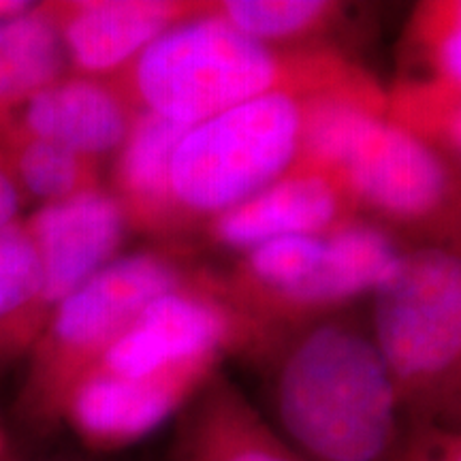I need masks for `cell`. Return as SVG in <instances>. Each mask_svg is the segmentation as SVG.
<instances>
[{
    "label": "cell",
    "mask_w": 461,
    "mask_h": 461,
    "mask_svg": "<svg viewBox=\"0 0 461 461\" xmlns=\"http://www.w3.org/2000/svg\"><path fill=\"white\" fill-rule=\"evenodd\" d=\"M258 363L263 417L303 461H395L408 417L367 321L344 310L303 322Z\"/></svg>",
    "instance_id": "cell-1"
},
{
    "label": "cell",
    "mask_w": 461,
    "mask_h": 461,
    "mask_svg": "<svg viewBox=\"0 0 461 461\" xmlns=\"http://www.w3.org/2000/svg\"><path fill=\"white\" fill-rule=\"evenodd\" d=\"M342 50H276L246 37L212 11L173 26L120 84L140 112L193 126L272 95L308 96L367 79Z\"/></svg>",
    "instance_id": "cell-2"
},
{
    "label": "cell",
    "mask_w": 461,
    "mask_h": 461,
    "mask_svg": "<svg viewBox=\"0 0 461 461\" xmlns=\"http://www.w3.org/2000/svg\"><path fill=\"white\" fill-rule=\"evenodd\" d=\"M199 265L176 248L122 252L51 314L32 350L17 408L31 428L60 425L75 384L154 299L180 286Z\"/></svg>",
    "instance_id": "cell-3"
},
{
    "label": "cell",
    "mask_w": 461,
    "mask_h": 461,
    "mask_svg": "<svg viewBox=\"0 0 461 461\" xmlns=\"http://www.w3.org/2000/svg\"><path fill=\"white\" fill-rule=\"evenodd\" d=\"M370 333L387 363L408 423L429 420L461 372V252L408 244L370 297Z\"/></svg>",
    "instance_id": "cell-4"
},
{
    "label": "cell",
    "mask_w": 461,
    "mask_h": 461,
    "mask_svg": "<svg viewBox=\"0 0 461 461\" xmlns=\"http://www.w3.org/2000/svg\"><path fill=\"white\" fill-rule=\"evenodd\" d=\"M303 96L272 95L188 126L171 163L184 227L199 230L299 163Z\"/></svg>",
    "instance_id": "cell-5"
},
{
    "label": "cell",
    "mask_w": 461,
    "mask_h": 461,
    "mask_svg": "<svg viewBox=\"0 0 461 461\" xmlns=\"http://www.w3.org/2000/svg\"><path fill=\"white\" fill-rule=\"evenodd\" d=\"M357 216L429 241L461 199L459 173L389 112L366 126L336 171Z\"/></svg>",
    "instance_id": "cell-6"
},
{
    "label": "cell",
    "mask_w": 461,
    "mask_h": 461,
    "mask_svg": "<svg viewBox=\"0 0 461 461\" xmlns=\"http://www.w3.org/2000/svg\"><path fill=\"white\" fill-rule=\"evenodd\" d=\"M210 0H48L68 71L120 77L173 26Z\"/></svg>",
    "instance_id": "cell-7"
},
{
    "label": "cell",
    "mask_w": 461,
    "mask_h": 461,
    "mask_svg": "<svg viewBox=\"0 0 461 461\" xmlns=\"http://www.w3.org/2000/svg\"><path fill=\"white\" fill-rule=\"evenodd\" d=\"M24 222L41 261L45 325L77 288L122 255L131 235L122 210L107 186L62 203L34 207Z\"/></svg>",
    "instance_id": "cell-8"
},
{
    "label": "cell",
    "mask_w": 461,
    "mask_h": 461,
    "mask_svg": "<svg viewBox=\"0 0 461 461\" xmlns=\"http://www.w3.org/2000/svg\"><path fill=\"white\" fill-rule=\"evenodd\" d=\"M355 216L353 201L336 173L295 165L199 230L210 246L240 257L274 240L321 235Z\"/></svg>",
    "instance_id": "cell-9"
},
{
    "label": "cell",
    "mask_w": 461,
    "mask_h": 461,
    "mask_svg": "<svg viewBox=\"0 0 461 461\" xmlns=\"http://www.w3.org/2000/svg\"><path fill=\"white\" fill-rule=\"evenodd\" d=\"M137 113L118 77L68 71L28 99L7 122L105 165L122 146Z\"/></svg>",
    "instance_id": "cell-10"
},
{
    "label": "cell",
    "mask_w": 461,
    "mask_h": 461,
    "mask_svg": "<svg viewBox=\"0 0 461 461\" xmlns=\"http://www.w3.org/2000/svg\"><path fill=\"white\" fill-rule=\"evenodd\" d=\"M167 461H303L222 372L177 417Z\"/></svg>",
    "instance_id": "cell-11"
},
{
    "label": "cell",
    "mask_w": 461,
    "mask_h": 461,
    "mask_svg": "<svg viewBox=\"0 0 461 461\" xmlns=\"http://www.w3.org/2000/svg\"><path fill=\"white\" fill-rule=\"evenodd\" d=\"M188 126L140 112L129 135L112 157L109 184L131 233L167 240L188 233L171 188V163Z\"/></svg>",
    "instance_id": "cell-12"
},
{
    "label": "cell",
    "mask_w": 461,
    "mask_h": 461,
    "mask_svg": "<svg viewBox=\"0 0 461 461\" xmlns=\"http://www.w3.org/2000/svg\"><path fill=\"white\" fill-rule=\"evenodd\" d=\"M212 11L246 37L276 50H339L350 5L338 0H212Z\"/></svg>",
    "instance_id": "cell-13"
},
{
    "label": "cell",
    "mask_w": 461,
    "mask_h": 461,
    "mask_svg": "<svg viewBox=\"0 0 461 461\" xmlns=\"http://www.w3.org/2000/svg\"><path fill=\"white\" fill-rule=\"evenodd\" d=\"M67 73V58L48 3L0 20V124Z\"/></svg>",
    "instance_id": "cell-14"
},
{
    "label": "cell",
    "mask_w": 461,
    "mask_h": 461,
    "mask_svg": "<svg viewBox=\"0 0 461 461\" xmlns=\"http://www.w3.org/2000/svg\"><path fill=\"white\" fill-rule=\"evenodd\" d=\"M395 84L461 95V0H423L403 24Z\"/></svg>",
    "instance_id": "cell-15"
},
{
    "label": "cell",
    "mask_w": 461,
    "mask_h": 461,
    "mask_svg": "<svg viewBox=\"0 0 461 461\" xmlns=\"http://www.w3.org/2000/svg\"><path fill=\"white\" fill-rule=\"evenodd\" d=\"M41 261L24 218L0 230V367L28 357L41 336Z\"/></svg>",
    "instance_id": "cell-16"
},
{
    "label": "cell",
    "mask_w": 461,
    "mask_h": 461,
    "mask_svg": "<svg viewBox=\"0 0 461 461\" xmlns=\"http://www.w3.org/2000/svg\"><path fill=\"white\" fill-rule=\"evenodd\" d=\"M0 148L26 203L54 205L103 188V163L17 126L0 124Z\"/></svg>",
    "instance_id": "cell-17"
},
{
    "label": "cell",
    "mask_w": 461,
    "mask_h": 461,
    "mask_svg": "<svg viewBox=\"0 0 461 461\" xmlns=\"http://www.w3.org/2000/svg\"><path fill=\"white\" fill-rule=\"evenodd\" d=\"M387 95L391 118L438 149L461 177V95L402 84Z\"/></svg>",
    "instance_id": "cell-18"
},
{
    "label": "cell",
    "mask_w": 461,
    "mask_h": 461,
    "mask_svg": "<svg viewBox=\"0 0 461 461\" xmlns=\"http://www.w3.org/2000/svg\"><path fill=\"white\" fill-rule=\"evenodd\" d=\"M395 461H461V428L436 420L408 423Z\"/></svg>",
    "instance_id": "cell-19"
},
{
    "label": "cell",
    "mask_w": 461,
    "mask_h": 461,
    "mask_svg": "<svg viewBox=\"0 0 461 461\" xmlns=\"http://www.w3.org/2000/svg\"><path fill=\"white\" fill-rule=\"evenodd\" d=\"M26 199L17 186L14 173L9 169L7 157L0 148V230L7 229L9 224L22 221V212L26 207Z\"/></svg>",
    "instance_id": "cell-20"
},
{
    "label": "cell",
    "mask_w": 461,
    "mask_h": 461,
    "mask_svg": "<svg viewBox=\"0 0 461 461\" xmlns=\"http://www.w3.org/2000/svg\"><path fill=\"white\" fill-rule=\"evenodd\" d=\"M429 420H436V423L451 425V428H461V372L457 378L453 380V384L448 391L442 395V400L438 402L434 414H431Z\"/></svg>",
    "instance_id": "cell-21"
},
{
    "label": "cell",
    "mask_w": 461,
    "mask_h": 461,
    "mask_svg": "<svg viewBox=\"0 0 461 461\" xmlns=\"http://www.w3.org/2000/svg\"><path fill=\"white\" fill-rule=\"evenodd\" d=\"M429 244H442L461 252V199L459 203L453 207L451 214L447 216V221L440 224V229L436 230L434 238L429 240Z\"/></svg>",
    "instance_id": "cell-22"
},
{
    "label": "cell",
    "mask_w": 461,
    "mask_h": 461,
    "mask_svg": "<svg viewBox=\"0 0 461 461\" xmlns=\"http://www.w3.org/2000/svg\"><path fill=\"white\" fill-rule=\"evenodd\" d=\"M3 455H5V440H3V431H0V461H3Z\"/></svg>",
    "instance_id": "cell-23"
},
{
    "label": "cell",
    "mask_w": 461,
    "mask_h": 461,
    "mask_svg": "<svg viewBox=\"0 0 461 461\" xmlns=\"http://www.w3.org/2000/svg\"><path fill=\"white\" fill-rule=\"evenodd\" d=\"M50 461H82V459H68V457H58V459H50Z\"/></svg>",
    "instance_id": "cell-24"
}]
</instances>
